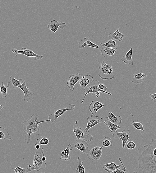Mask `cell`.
I'll use <instances>...</instances> for the list:
<instances>
[{
	"label": "cell",
	"instance_id": "cell-1",
	"mask_svg": "<svg viewBox=\"0 0 156 173\" xmlns=\"http://www.w3.org/2000/svg\"><path fill=\"white\" fill-rule=\"evenodd\" d=\"M138 166L143 173H156V139L153 138L149 145L139 147Z\"/></svg>",
	"mask_w": 156,
	"mask_h": 173
},
{
	"label": "cell",
	"instance_id": "cell-2",
	"mask_svg": "<svg viewBox=\"0 0 156 173\" xmlns=\"http://www.w3.org/2000/svg\"><path fill=\"white\" fill-rule=\"evenodd\" d=\"M39 115L33 114L26 121L23 122L24 133H26L24 138V142L27 144L30 143L32 141L31 134L34 133L36 135H39L40 130L39 124L47 122H51L49 119L44 121H38Z\"/></svg>",
	"mask_w": 156,
	"mask_h": 173
},
{
	"label": "cell",
	"instance_id": "cell-3",
	"mask_svg": "<svg viewBox=\"0 0 156 173\" xmlns=\"http://www.w3.org/2000/svg\"><path fill=\"white\" fill-rule=\"evenodd\" d=\"M44 148L42 146H41L39 149H35V155L34 157L33 165L30 169L28 168L29 172L34 170L39 171L46 168V162H43L42 161V157L45 156L44 154Z\"/></svg>",
	"mask_w": 156,
	"mask_h": 173
},
{
	"label": "cell",
	"instance_id": "cell-4",
	"mask_svg": "<svg viewBox=\"0 0 156 173\" xmlns=\"http://www.w3.org/2000/svg\"><path fill=\"white\" fill-rule=\"evenodd\" d=\"M99 68L100 72L98 75L102 79L112 80L114 78L113 69L111 65L107 64L103 61L101 62Z\"/></svg>",
	"mask_w": 156,
	"mask_h": 173
},
{
	"label": "cell",
	"instance_id": "cell-5",
	"mask_svg": "<svg viewBox=\"0 0 156 173\" xmlns=\"http://www.w3.org/2000/svg\"><path fill=\"white\" fill-rule=\"evenodd\" d=\"M100 84L98 80H92L91 82L83 90L84 92H85V94L81 102V104H82L83 103L87 94L90 93H91L93 96L95 95V93L97 92L105 93L110 95H112V94L111 93L100 90L99 87V86Z\"/></svg>",
	"mask_w": 156,
	"mask_h": 173
},
{
	"label": "cell",
	"instance_id": "cell-6",
	"mask_svg": "<svg viewBox=\"0 0 156 173\" xmlns=\"http://www.w3.org/2000/svg\"><path fill=\"white\" fill-rule=\"evenodd\" d=\"M103 147V146L101 147L96 146L89 150L86 154L87 157L89 160L92 162L98 161L100 159L103 153L102 149Z\"/></svg>",
	"mask_w": 156,
	"mask_h": 173
},
{
	"label": "cell",
	"instance_id": "cell-7",
	"mask_svg": "<svg viewBox=\"0 0 156 173\" xmlns=\"http://www.w3.org/2000/svg\"><path fill=\"white\" fill-rule=\"evenodd\" d=\"M75 135L77 139L84 140L88 142L93 140V136L87 133L85 129L80 127H76L73 129Z\"/></svg>",
	"mask_w": 156,
	"mask_h": 173
},
{
	"label": "cell",
	"instance_id": "cell-8",
	"mask_svg": "<svg viewBox=\"0 0 156 173\" xmlns=\"http://www.w3.org/2000/svg\"><path fill=\"white\" fill-rule=\"evenodd\" d=\"M22 51L18 50L16 49H13L12 51L17 56L18 54H21L24 55L27 57H30V58H34V60L37 61L43 59L44 57L43 55H39L36 54L32 50H29L25 48H22L21 49Z\"/></svg>",
	"mask_w": 156,
	"mask_h": 173
},
{
	"label": "cell",
	"instance_id": "cell-9",
	"mask_svg": "<svg viewBox=\"0 0 156 173\" xmlns=\"http://www.w3.org/2000/svg\"><path fill=\"white\" fill-rule=\"evenodd\" d=\"M130 133V131L129 128H125L122 132L116 131L113 133V136L114 138H119L122 141L123 149L125 147L126 143L129 140Z\"/></svg>",
	"mask_w": 156,
	"mask_h": 173
},
{
	"label": "cell",
	"instance_id": "cell-10",
	"mask_svg": "<svg viewBox=\"0 0 156 173\" xmlns=\"http://www.w3.org/2000/svg\"><path fill=\"white\" fill-rule=\"evenodd\" d=\"M75 107V105L70 104L66 108L58 110L54 113L50 114L48 116V118L51 120V122L55 123L58 117L62 116L67 110H74Z\"/></svg>",
	"mask_w": 156,
	"mask_h": 173
},
{
	"label": "cell",
	"instance_id": "cell-11",
	"mask_svg": "<svg viewBox=\"0 0 156 173\" xmlns=\"http://www.w3.org/2000/svg\"><path fill=\"white\" fill-rule=\"evenodd\" d=\"M18 88L22 90L24 93V102H27L33 100L35 97V94L32 91L29 89L27 87L26 81L20 85Z\"/></svg>",
	"mask_w": 156,
	"mask_h": 173
},
{
	"label": "cell",
	"instance_id": "cell-12",
	"mask_svg": "<svg viewBox=\"0 0 156 173\" xmlns=\"http://www.w3.org/2000/svg\"><path fill=\"white\" fill-rule=\"evenodd\" d=\"M87 119V125L85 129V131L88 133L89 130L91 128L93 127L96 124L103 122V119L99 116L92 115L89 117H88Z\"/></svg>",
	"mask_w": 156,
	"mask_h": 173
},
{
	"label": "cell",
	"instance_id": "cell-13",
	"mask_svg": "<svg viewBox=\"0 0 156 173\" xmlns=\"http://www.w3.org/2000/svg\"><path fill=\"white\" fill-rule=\"evenodd\" d=\"M82 76L80 73L76 74L71 75L67 80V86L69 89L72 91H74V86L81 79Z\"/></svg>",
	"mask_w": 156,
	"mask_h": 173
},
{
	"label": "cell",
	"instance_id": "cell-14",
	"mask_svg": "<svg viewBox=\"0 0 156 173\" xmlns=\"http://www.w3.org/2000/svg\"><path fill=\"white\" fill-rule=\"evenodd\" d=\"M72 145L73 147L77 148L84 153H87L89 151L88 144L84 140L77 139L76 141L75 145L72 144Z\"/></svg>",
	"mask_w": 156,
	"mask_h": 173
},
{
	"label": "cell",
	"instance_id": "cell-15",
	"mask_svg": "<svg viewBox=\"0 0 156 173\" xmlns=\"http://www.w3.org/2000/svg\"><path fill=\"white\" fill-rule=\"evenodd\" d=\"M67 26L65 22H62L56 21L53 20L50 22L48 24V29L51 30L53 33H56L59 27L61 30L63 29Z\"/></svg>",
	"mask_w": 156,
	"mask_h": 173
},
{
	"label": "cell",
	"instance_id": "cell-16",
	"mask_svg": "<svg viewBox=\"0 0 156 173\" xmlns=\"http://www.w3.org/2000/svg\"><path fill=\"white\" fill-rule=\"evenodd\" d=\"M78 45L80 49H82L86 46L92 47L96 49H99V47L98 45L92 42L88 37L80 39L78 43Z\"/></svg>",
	"mask_w": 156,
	"mask_h": 173
},
{
	"label": "cell",
	"instance_id": "cell-17",
	"mask_svg": "<svg viewBox=\"0 0 156 173\" xmlns=\"http://www.w3.org/2000/svg\"><path fill=\"white\" fill-rule=\"evenodd\" d=\"M105 106V105L100 102L99 101L95 100L92 101L90 104L89 110L92 115H95L98 110Z\"/></svg>",
	"mask_w": 156,
	"mask_h": 173
},
{
	"label": "cell",
	"instance_id": "cell-18",
	"mask_svg": "<svg viewBox=\"0 0 156 173\" xmlns=\"http://www.w3.org/2000/svg\"><path fill=\"white\" fill-rule=\"evenodd\" d=\"M10 81L7 83V88L10 89H16L18 88L19 86L22 84L25 81L22 79L17 80L15 78L14 76L13 75L10 77Z\"/></svg>",
	"mask_w": 156,
	"mask_h": 173
},
{
	"label": "cell",
	"instance_id": "cell-19",
	"mask_svg": "<svg viewBox=\"0 0 156 173\" xmlns=\"http://www.w3.org/2000/svg\"><path fill=\"white\" fill-rule=\"evenodd\" d=\"M133 51V48L130 47V49L121 58V60L126 64L133 65L134 62L132 59Z\"/></svg>",
	"mask_w": 156,
	"mask_h": 173
},
{
	"label": "cell",
	"instance_id": "cell-20",
	"mask_svg": "<svg viewBox=\"0 0 156 173\" xmlns=\"http://www.w3.org/2000/svg\"><path fill=\"white\" fill-rule=\"evenodd\" d=\"M94 79V77L90 75H86L82 77L79 81V84L81 88H85Z\"/></svg>",
	"mask_w": 156,
	"mask_h": 173
},
{
	"label": "cell",
	"instance_id": "cell-21",
	"mask_svg": "<svg viewBox=\"0 0 156 173\" xmlns=\"http://www.w3.org/2000/svg\"><path fill=\"white\" fill-rule=\"evenodd\" d=\"M74 147L71 144H69L66 149L62 151L61 153V160H65L68 161L71 159V157L70 156L71 151H72Z\"/></svg>",
	"mask_w": 156,
	"mask_h": 173
},
{
	"label": "cell",
	"instance_id": "cell-22",
	"mask_svg": "<svg viewBox=\"0 0 156 173\" xmlns=\"http://www.w3.org/2000/svg\"><path fill=\"white\" fill-rule=\"evenodd\" d=\"M108 36L112 40L121 41L123 40L125 36L123 33L120 32L119 29L118 28L115 32L109 33Z\"/></svg>",
	"mask_w": 156,
	"mask_h": 173
},
{
	"label": "cell",
	"instance_id": "cell-23",
	"mask_svg": "<svg viewBox=\"0 0 156 173\" xmlns=\"http://www.w3.org/2000/svg\"><path fill=\"white\" fill-rule=\"evenodd\" d=\"M147 76V74L141 73L135 74L131 82L135 84L142 83Z\"/></svg>",
	"mask_w": 156,
	"mask_h": 173
},
{
	"label": "cell",
	"instance_id": "cell-24",
	"mask_svg": "<svg viewBox=\"0 0 156 173\" xmlns=\"http://www.w3.org/2000/svg\"><path fill=\"white\" fill-rule=\"evenodd\" d=\"M122 166V165H117L115 162H113L104 165L103 168L106 171L109 173L117 169H120Z\"/></svg>",
	"mask_w": 156,
	"mask_h": 173
},
{
	"label": "cell",
	"instance_id": "cell-25",
	"mask_svg": "<svg viewBox=\"0 0 156 173\" xmlns=\"http://www.w3.org/2000/svg\"><path fill=\"white\" fill-rule=\"evenodd\" d=\"M117 51L113 49L108 47H103L100 51V54L104 57L109 56L115 57L114 54Z\"/></svg>",
	"mask_w": 156,
	"mask_h": 173
},
{
	"label": "cell",
	"instance_id": "cell-26",
	"mask_svg": "<svg viewBox=\"0 0 156 173\" xmlns=\"http://www.w3.org/2000/svg\"><path fill=\"white\" fill-rule=\"evenodd\" d=\"M104 124L107 126L109 127V130L111 133H114L117 130L120 129L121 127L111 122L108 118V117H106L104 122Z\"/></svg>",
	"mask_w": 156,
	"mask_h": 173
},
{
	"label": "cell",
	"instance_id": "cell-27",
	"mask_svg": "<svg viewBox=\"0 0 156 173\" xmlns=\"http://www.w3.org/2000/svg\"><path fill=\"white\" fill-rule=\"evenodd\" d=\"M109 114L108 118L111 122L118 125L121 124L122 119L120 116L117 115L116 116L111 112H110Z\"/></svg>",
	"mask_w": 156,
	"mask_h": 173
},
{
	"label": "cell",
	"instance_id": "cell-28",
	"mask_svg": "<svg viewBox=\"0 0 156 173\" xmlns=\"http://www.w3.org/2000/svg\"><path fill=\"white\" fill-rule=\"evenodd\" d=\"M12 137L9 134L7 129L0 127V139H7L8 141L11 140Z\"/></svg>",
	"mask_w": 156,
	"mask_h": 173
},
{
	"label": "cell",
	"instance_id": "cell-29",
	"mask_svg": "<svg viewBox=\"0 0 156 173\" xmlns=\"http://www.w3.org/2000/svg\"><path fill=\"white\" fill-rule=\"evenodd\" d=\"M100 46L101 47L111 48L116 50L118 45L116 44L115 41L110 40L105 43H101Z\"/></svg>",
	"mask_w": 156,
	"mask_h": 173
},
{
	"label": "cell",
	"instance_id": "cell-30",
	"mask_svg": "<svg viewBox=\"0 0 156 173\" xmlns=\"http://www.w3.org/2000/svg\"><path fill=\"white\" fill-rule=\"evenodd\" d=\"M77 165V168L76 171V173H85V169L83 165L84 162H83L80 157L77 158V160L76 161Z\"/></svg>",
	"mask_w": 156,
	"mask_h": 173
},
{
	"label": "cell",
	"instance_id": "cell-31",
	"mask_svg": "<svg viewBox=\"0 0 156 173\" xmlns=\"http://www.w3.org/2000/svg\"><path fill=\"white\" fill-rule=\"evenodd\" d=\"M131 124L136 129L140 130L144 133L145 131V125L143 123L139 121L138 120H135L131 123Z\"/></svg>",
	"mask_w": 156,
	"mask_h": 173
},
{
	"label": "cell",
	"instance_id": "cell-32",
	"mask_svg": "<svg viewBox=\"0 0 156 173\" xmlns=\"http://www.w3.org/2000/svg\"><path fill=\"white\" fill-rule=\"evenodd\" d=\"M50 142L48 138L45 136H42L37 139L35 145H39L41 146H46Z\"/></svg>",
	"mask_w": 156,
	"mask_h": 173
},
{
	"label": "cell",
	"instance_id": "cell-33",
	"mask_svg": "<svg viewBox=\"0 0 156 173\" xmlns=\"http://www.w3.org/2000/svg\"><path fill=\"white\" fill-rule=\"evenodd\" d=\"M7 88L2 82L0 84V98H6L8 95L7 94Z\"/></svg>",
	"mask_w": 156,
	"mask_h": 173
},
{
	"label": "cell",
	"instance_id": "cell-34",
	"mask_svg": "<svg viewBox=\"0 0 156 173\" xmlns=\"http://www.w3.org/2000/svg\"><path fill=\"white\" fill-rule=\"evenodd\" d=\"M102 145L103 147H109L113 145L112 141L109 137H105L102 140Z\"/></svg>",
	"mask_w": 156,
	"mask_h": 173
},
{
	"label": "cell",
	"instance_id": "cell-35",
	"mask_svg": "<svg viewBox=\"0 0 156 173\" xmlns=\"http://www.w3.org/2000/svg\"><path fill=\"white\" fill-rule=\"evenodd\" d=\"M119 160L121 162L122 165L123 166L124 168V169H119L108 173H127L128 172V171L127 169H126V167L124 166L122 161L121 160V158L120 157L119 158Z\"/></svg>",
	"mask_w": 156,
	"mask_h": 173
},
{
	"label": "cell",
	"instance_id": "cell-36",
	"mask_svg": "<svg viewBox=\"0 0 156 173\" xmlns=\"http://www.w3.org/2000/svg\"><path fill=\"white\" fill-rule=\"evenodd\" d=\"M125 147L128 149L133 150L135 148L136 146L134 142L132 141L129 140L126 143Z\"/></svg>",
	"mask_w": 156,
	"mask_h": 173
},
{
	"label": "cell",
	"instance_id": "cell-37",
	"mask_svg": "<svg viewBox=\"0 0 156 173\" xmlns=\"http://www.w3.org/2000/svg\"><path fill=\"white\" fill-rule=\"evenodd\" d=\"M16 173H28L29 169H23L19 166H17L15 169H12Z\"/></svg>",
	"mask_w": 156,
	"mask_h": 173
},
{
	"label": "cell",
	"instance_id": "cell-38",
	"mask_svg": "<svg viewBox=\"0 0 156 173\" xmlns=\"http://www.w3.org/2000/svg\"><path fill=\"white\" fill-rule=\"evenodd\" d=\"M99 87L100 90L107 92V88L103 84H100L99 86Z\"/></svg>",
	"mask_w": 156,
	"mask_h": 173
},
{
	"label": "cell",
	"instance_id": "cell-39",
	"mask_svg": "<svg viewBox=\"0 0 156 173\" xmlns=\"http://www.w3.org/2000/svg\"><path fill=\"white\" fill-rule=\"evenodd\" d=\"M150 97L154 101V102L156 103V93L154 94H149Z\"/></svg>",
	"mask_w": 156,
	"mask_h": 173
},
{
	"label": "cell",
	"instance_id": "cell-40",
	"mask_svg": "<svg viewBox=\"0 0 156 173\" xmlns=\"http://www.w3.org/2000/svg\"><path fill=\"white\" fill-rule=\"evenodd\" d=\"M41 146L39 145H35V149L39 150L41 147Z\"/></svg>",
	"mask_w": 156,
	"mask_h": 173
},
{
	"label": "cell",
	"instance_id": "cell-41",
	"mask_svg": "<svg viewBox=\"0 0 156 173\" xmlns=\"http://www.w3.org/2000/svg\"><path fill=\"white\" fill-rule=\"evenodd\" d=\"M96 97L97 98H98L100 96V93L99 92H97L96 93H95V95Z\"/></svg>",
	"mask_w": 156,
	"mask_h": 173
},
{
	"label": "cell",
	"instance_id": "cell-42",
	"mask_svg": "<svg viewBox=\"0 0 156 173\" xmlns=\"http://www.w3.org/2000/svg\"><path fill=\"white\" fill-rule=\"evenodd\" d=\"M46 157L45 156H44L42 158V161L43 162H46Z\"/></svg>",
	"mask_w": 156,
	"mask_h": 173
},
{
	"label": "cell",
	"instance_id": "cell-43",
	"mask_svg": "<svg viewBox=\"0 0 156 173\" xmlns=\"http://www.w3.org/2000/svg\"><path fill=\"white\" fill-rule=\"evenodd\" d=\"M4 108V107L3 105H0V111H1Z\"/></svg>",
	"mask_w": 156,
	"mask_h": 173
},
{
	"label": "cell",
	"instance_id": "cell-44",
	"mask_svg": "<svg viewBox=\"0 0 156 173\" xmlns=\"http://www.w3.org/2000/svg\"><path fill=\"white\" fill-rule=\"evenodd\" d=\"M32 166L30 165H29L28 166L29 169H30L31 167Z\"/></svg>",
	"mask_w": 156,
	"mask_h": 173
},
{
	"label": "cell",
	"instance_id": "cell-45",
	"mask_svg": "<svg viewBox=\"0 0 156 173\" xmlns=\"http://www.w3.org/2000/svg\"><path fill=\"white\" fill-rule=\"evenodd\" d=\"M138 173V172H136V171H135L133 172V173Z\"/></svg>",
	"mask_w": 156,
	"mask_h": 173
}]
</instances>
